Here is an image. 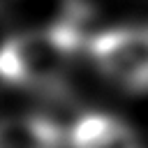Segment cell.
I'll return each mask as SVG.
<instances>
[{"mask_svg":"<svg viewBox=\"0 0 148 148\" xmlns=\"http://www.w3.org/2000/svg\"><path fill=\"white\" fill-rule=\"evenodd\" d=\"M81 44V30L69 21L18 32L0 44V81L53 90L69 74Z\"/></svg>","mask_w":148,"mask_h":148,"instance_id":"obj_1","label":"cell"},{"mask_svg":"<svg viewBox=\"0 0 148 148\" xmlns=\"http://www.w3.org/2000/svg\"><path fill=\"white\" fill-rule=\"evenodd\" d=\"M92 65L127 92H148V23L118 25L86 42Z\"/></svg>","mask_w":148,"mask_h":148,"instance_id":"obj_2","label":"cell"},{"mask_svg":"<svg viewBox=\"0 0 148 148\" xmlns=\"http://www.w3.org/2000/svg\"><path fill=\"white\" fill-rule=\"evenodd\" d=\"M72 148H143L136 132L109 113H83L67 134Z\"/></svg>","mask_w":148,"mask_h":148,"instance_id":"obj_3","label":"cell"},{"mask_svg":"<svg viewBox=\"0 0 148 148\" xmlns=\"http://www.w3.org/2000/svg\"><path fill=\"white\" fill-rule=\"evenodd\" d=\"M62 130L39 116H14L0 120V148H60Z\"/></svg>","mask_w":148,"mask_h":148,"instance_id":"obj_4","label":"cell"}]
</instances>
